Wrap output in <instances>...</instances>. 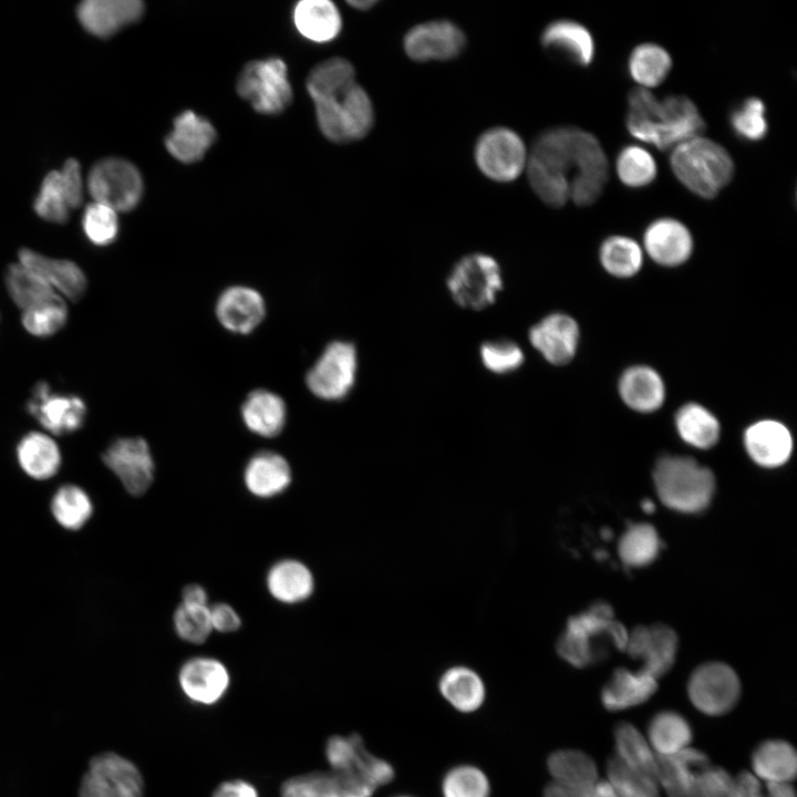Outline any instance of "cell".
Instances as JSON below:
<instances>
[{
    "mask_svg": "<svg viewBox=\"0 0 797 797\" xmlns=\"http://www.w3.org/2000/svg\"><path fill=\"white\" fill-rule=\"evenodd\" d=\"M541 44L581 66H588L594 58V41L590 31L572 20L549 23L541 33Z\"/></svg>",
    "mask_w": 797,
    "mask_h": 797,
    "instance_id": "obj_34",
    "label": "cell"
},
{
    "mask_svg": "<svg viewBox=\"0 0 797 797\" xmlns=\"http://www.w3.org/2000/svg\"><path fill=\"white\" fill-rule=\"evenodd\" d=\"M102 460L132 496L144 495L154 480V458L143 437L115 439L103 452Z\"/></svg>",
    "mask_w": 797,
    "mask_h": 797,
    "instance_id": "obj_15",
    "label": "cell"
},
{
    "mask_svg": "<svg viewBox=\"0 0 797 797\" xmlns=\"http://www.w3.org/2000/svg\"><path fill=\"white\" fill-rule=\"evenodd\" d=\"M489 791L487 776L473 765L453 767L442 783L443 797H489Z\"/></svg>",
    "mask_w": 797,
    "mask_h": 797,
    "instance_id": "obj_51",
    "label": "cell"
},
{
    "mask_svg": "<svg viewBox=\"0 0 797 797\" xmlns=\"http://www.w3.org/2000/svg\"><path fill=\"white\" fill-rule=\"evenodd\" d=\"M213 631L231 633L240 629L241 618L234 607L226 602L209 604Z\"/></svg>",
    "mask_w": 797,
    "mask_h": 797,
    "instance_id": "obj_57",
    "label": "cell"
},
{
    "mask_svg": "<svg viewBox=\"0 0 797 797\" xmlns=\"http://www.w3.org/2000/svg\"><path fill=\"white\" fill-rule=\"evenodd\" d=\"M81 24L96 37H110L137 21L144 11L139 0H85L77 7Z\"/></svg>",
    "mask_w": 797,
    "mask_h": 797,
    "instance_id": "obj_26",
    "label": "cell"
},
{
    "mask_svg": "<svg viewBox=\"0 0 797 797\" xmlns=\"http://www.w3.org/2000/svg\"><path fill=\"white\" fill-rule=\"evenodd\" d=\"M544 797H598V795L596 789L592 794L581 795L551 782L544 789Z\"/></svg>",
    "mask_w": 797,
    "mask_h": 797,
    "instance_id": "obj_61",
    "label": "cell"
},
{
    "mask_svg": "<svg viewBox=\"0 0 797 797\" xmlns=\"http://www.w3.org/2000/svg\"><path fill=\"white\" fill-rule=\"evenodd\" d=\"M325 756L332 772L356 777L374 790L394 778L392 765L368 752L356 734L330 737Z\"/></svg>",
    "mask_w": 797,
    "mask_h": 797,
    "instance_id": "obj_14",
    "label": "cell"
},
{
    "mask_svg": "<svg viewBox=\"0 0 797 797\" xmlns=\"http://www.w3.org/2000/svg\"><path fill=\"white\" fill-rule=\"evenodd\" d=\"M607 782L615 797H660V785L655 778L635 770L614 754L607 762Z\"/></svg>",
    "mask_w": 797,
    "mask_h": 797,
    "instance_id": "obj_47",
    "label": "cell"
},
{
    "mask_svg": "<svg viewBox=\"0 0 797 797\" xmlns=\"http://www.w3.org/2000/svg\"><path fill=\"white\" fill-rule=\"evenodd\" d=\"M670 165L676 178L693 194L711 199L731 182L734 162L718 143L696 136L673 147Z\"/></svg>",
    "mask_w": 797,
    "mask_h": 797,
    "instance_id": "obj_5",
    "label": "cell"
},
{
    "mask_svg": "<svg viewBox=\"0 0 797 797\" xmlns=\"http://www.w3.org/2000/svg\"><path fill=\"white\" fill-rule=\"evenodd\" d=\"M658 690V680L638 671L617 667L602 686L600 700L609 712H621L648 702Z\"/></svg>",
    "mask_w": 797,
    "mask_h": 797,
    "instance_id": "obj_31",
    "label": "cell"
},
{
    "mask_svg": "<svg viewBox=\"0 0 797 797\" xmlns=\"http://www.w3.org/2000/svg\"><path fill=\"white\" fill-rule=\"evenodd\" d=\"M599 258L607 272L614 277L629 278L641 269L643 251L632 238L611 236L602 242Z\"/></svg>",
    "mask_w": 797,
    "mask_h": 797,
    "instance_id": "obj_45",
    "label": "cell"
},
{
    "mask_svg": "<svg viewBox=\"0 0 797 797\" xmlns=\"http://www.w3.org/2000/svg\"><path fill=\"white\" fill-rule=\"evenodd\" d=\"M50 510L62 528L75 531L89 522L94 506L90 495L81 486L64 484L52 495Z\"/></svg>",
    "mask_w": 797,
    "mask_h": 797,
    "instance_id": "obj_43",
    "label": "cell"
},
{
    "mask_svg": "<svg viewBox=\"0 0 797 797\" xmlns=\"http://www.w3.org/2000/svg\"><path fill=\"white\" fill-rule=\"evenodd\" d=\"M619 394L628 407L640 413H652L664 403L665 385L654 369L634 365L620 376Z\"/></svg>",
    "mask_w": 797,
    "mask_h": 797,
    "instance_id": "obj_35",
    "label": "cell"
},
{
    "mask_svg": "<svg viewBox=\"0 0 797 797\" xmlns=\"http://www.w3.org/2000/svg\"><path fill=\"white\" fill-rule=\"evenodd\" d=\"M314 577L302 561L284 558L276 561L267 571L266 588L269 594L283 604L307 601L314 591Z\"/></svg>",
    "mask_w": 797,
    "mask_h": 797,
    "instance_id": "obj_32",
    "label": "cell"
},
{
    "mask_svg": "<svg viewBox=\"0 0 797 797\" xmlns=\"http://www.w3.org/2000/svg\"><path fill=\"white\" fill-rule=\"evenodd\" d=\"M645 737L655 755L671 756L691 746L693 729L681 713L662 710L649 721Z\"/></svg>",
    "mask_w": 797,
    "mask_h": 797,
    "instance_id": "obj_38",
    "label": "cell"
},
{
    "mask_svg": "<svg viewBox=\"0 0 797 797\" xmlns=\"http://www.w3.org/2000/svg\"><path fill=\"white\" fill-rule=\"evenodd\" d=\"M373 793L362 780L332 770L296 776L281 787V797H372Z\"/></svg>",
    "mask_w": 797,
    "mask_h": 797,
    "instance_id": "obj_25",
    "label": "cell"
},
{
    "mask_svg": "<svg viewBox=\"0 0 797 797\" xmlns=\"http://www.w3.org/2000/svg\"><path fill=\"white\" fill-rule=\"evenodd\" d=\"M765 787L768 797H796L791 783H765Z\"/></svg>",
    "mask_w": 797,
    "mask_h": 797,
    "instance_id": "obj_60",
    "label": "cell"
},
{
    "mask_svg": "<svg viewBox=\"0 0 797 797\" xmlns=\"http://www.w3.org/2000/svg\"><path fill=\"white\" fill-rule=\"evenodd\" d=\"M619 179L629 187H644L656 177V163L649 151L638 145H628L615 159Z\"/></svg>",
    "mask_w": 797,
    "mask_h": 797,
    "instance_id": "obj_49",
    "label": "cell"
},
{
    "mask_svg": "<svg viewBox=\"0 0 797 797\" xmlns=\"http://www.w3.org/2000/svg\"><path fill=\"white\" fill-rule=\"evenodd\" d=\"M318 125L334 143L363 138L374 124V108L366 91L353 81L310 95Z\"/></svg>",
    "mask_w": 797,
    "mask_h": 797,
    "instance_id": "obj_4",
    "label": "cell"
},
{
    "mask_svg": "<svg viewBox=\"0 0 797 797\" xmlns=\"http://www.w3.org/2000/svg\"><path fill=\"white\" fill-rule=\"evenodd\" d=\"M608 159L599 141L572 126L542 132L528 155L527 177L534 193L547 205L593 204L608 179Z\"/></svg>",
    "mask_w": 797,
    "mask_h": 797,
    "instance_id": "obj_1",
    "label": "cell"
},
{
    "mask_svg": "<svg viewBox=\"0 0 797 797\" xmlns=\"http://www.w3.org/2000/svg\"><path fill=\"white\" fill-rule=\"evenodd\" d=\"M466 44L463 31L447 20H433L411 28L404 37L406 55L416 62L447 61L460 54Z\"/></svg>",
    "mask_w": 797,
    "mask_h": 797,
    "instance_id": "obj_18",
    "label": "cell"
},
{
    "mask_svg": "<svg viewBox=\"0 0 797 797\" xmlns=\"http://www.w3.org/2000/svg\"><path fill=\"white\" fill-rule=\"evenodd\" d=\"M377 1L374 0H355V1H349V4L358 10H369L372 8Z\"/></svg>",
    "mask_w": 797,
    "mask_h": 797,
    "instance_id": "obj_62",
    "label": "cell"
},
{
    "mask_svg": "<svg viewBox=\"0 0 797 797\" xmlns=\"http://www.w3.org/2000/svg\"><path fill=\"white\" fill-rule=\"evenodd\" d=\"M15 454L21 470L35 480L52 478L62 464V455L56 442L40 432H30L22 436Z\"/></svg>",
    "mask_w": 797,
    "mask_h": 797,
    "instance_id": "obj_37",
    "label": "cell"
},
{
    "mask_svg": "<svg viewBox=\"0 0 797 797\" xmlns=\"http://www.w3.org/2000/svg\"><path fill=\"white\" fill-rule=\"evenodd\" d=\"M734 777L723 767L708 765L683 793L669 797H729Z\"/></svg>",
    "mask_w": 797,
    "mask_h": 797,
    "instance_id": "obj_56",
    "label": "cell"
},
{
    "mask_svg": "<svg viewBox=\"0 0 797 797\" xmlns=\"http://www.w3.org/2000/svg\"><path fill=\"white\" fill-rule=\"evenodd\" d=\"M653 480L661 501L686 514L705 509L715 489L712 470L687 456H662L655 464Z\"/></svg>",
    "mask_w": 797,
    "mask_h": 797,
    "instance_id": "obj_6",
    "label": "cell"
},
{
    "mask_svg": "<svg viewBox=\"0 0 797 797\" xmlns=\"http://www.w3.org/2000/svg\"><path fill=\"white\" fill-rule=\"evenodd\" d=\"M528 155L524 139L515 131L504 126L485 131L474 148L478 169L497 183L517 179L526 170Z\"/></svg>",
    "mask_w": 797,
    "mask_h": 797,
    "instance_id": "obj_10",
    "label": "cell"
},
{
    "mask_svg": "<svg viewBox=\"0 0 797 797\" xmlns=\"http://www.w3.org/2000/svg\"><path fill=\"white\" fill-rule=\"evenodd\" d=\"M178 682L189 700L211 705L227 692L230 676L227 667L219 660L195 656L180 666Z\"/></svg>",
    "mask_w": 797,
    "mask_h": 797,
    "instance_id": "obj_21",
    "label": "cell"
},
{
    "mask_svg": "<svg viewBox=\"0 0 797 797\" xmlns=\"http://www.w3.org/2000/svg\"><path fill=\"white\" fill-rule=\"evenodd\" d=\"M143 788V777L131 760L103 753L90 762L79 797H142Z\"/></svg>",
    "mask_w": 797,
    "mask_h": 797,
    "instance_id": "obj_13",
    "label": "cell"
},
{
    "mask_svg": "<svg viewBox=\"0 0 797 797\" xmlns=\"http://www.w3.org/2000/svg\"><path fill=\"white\" fill-rule=\"evenodd\" d=\"M677 650V635L670 627L658 623L638 625L628 632L625 650L630 658L640 660L641 672L658 680L673 666Z\"/></svg>",
    "mask_w": 797,
    "mask_h": 797,
    "instance_id": "obj_19",
    "label": "cell"
},
{
    "mask_svg": "<svg viewBox=\"0 0 797 797\" xmlns=\"http://www.w3.org/2000/svg\"><path fill=\"white\" fill-rule=\"evenodd\" d=\"M293 22L299 33L313 42L335 39L341 30V14L328 0H303L293 10Z\"/></svg>",
    "mask_w": 797,
    "mask_h": 797,
    "instance_id": "obj_39",
    "label": "cell"
},
{
    "mask_svg": "<svg viewBox=\"0 0 797 797\" xmlns=\"http://www.w3.org/2000/svg\"><path fill=\"white\" fill-rule=\"evenodd\" d=\"M82 201L81 168L74 158H69L62 169L52 170L44 177L33 206L44 220L62 224L68 220L70 209Z\"/></svg>",
    "mask_w": 797,
    "mask_h": 797,
    "instance_id": "obj_17",
    "label": "cell"
},
{
    "mask_svg": "<svg viewBox=\"0 0 797 797\" xmlns=\"http://www.w3.org/2000/svg\"><path fill=\"white\" fill-rule=\"evenodd\" d=\"M442 696L457 711L472 713L485 701L486 689L480 676L463 665L452 666L439 677Z\"/></svg>",
    "mask_w": 797,
    "mask_h": 797,
    "instance_id": "obj_40",
    "label": "cell"
},
{
    "mask_svg": "<svg viewBox=\"0 0 797 797\" xmlns=\"http://www.w3.org/2000/svg\"><path fill=\"white\" fill-rule=\"evenodd\" d=\"M397 797H411V796H397Z\"/></svg>",
    "mask_w": 797,
    "mask_h": 797,
    "instance_id": "obj_64",
    "label": "cell"
},
{
    "mask_svg": "<svg viewBox=\"0 0 797 797\" xmlns=\"http://www.w3.org/2000/svg\"><path fill=\"white\" fill-rule=\"evenodd\" d=\"M751 765L760 782L791 783L797 774V753L788 741L768 738L754 748Z\"/></svg>",
    "mask_w": 797,
    "mask_h": 797,
    "instance_id": "obj_36",
    "label": "cell"
},
{
    "mask_svg": "<svg viewBox=\"0 0 797 797\" xmlns=\"http://www.w3.org/2000/svg\"><path fill=\"white\" fill-rule=\"evenodd\" d=\"M19 263L37 273L68 299L79 300L85 292V275L73 261L52 259L24 248L19 251Z\"/></svg>",
    "mask_w": 797,
    "mask_h": 797,
    "instance_id": "obj_30",
    "label": "cell"
},
{
    "mask_svg": "<svg viewBox=\"0 0 797 797\" xmlns=\"http://www.w3.org/2000/svg\"><path fill=\"white\" fill-rule=\"evenodd\" d=\"M577 321L566 313H551L529 330L531 345L553 365L568 364L576 355L579 343Z\"/></svg>",
    "mask_w": 797,
    "mask_h": 797,
    "instance_id": "obj_20",
    "label": "cell"
},
{
    "mask_svg": "<svg viewBox=\"0 0 797 797\" xmlns=\"http://www.w3.org/2000/svg\"><path fill=\"white\" fill-rule=\"evenodd\" d=\"M215 137L210 122L192 111H184L175 117L165 145L174 158L188 164L201 159Z\"/></svg>",
    "mask_w": 797,
    "mask_h": 797,
    "instance_id": "obj_28",
    "label": "cell"
},
{
    "mask_svg": "<svg viewBox=\"0 0 797 797\" xmlns=\"http://www.w3.org/2000/svg\"><path fill=\"white\" fill-rule=\"evenodd\" d=\"M479 355L484 366L496 374L516 371L524 363V352L510 340H493L482 344Z\"/></svg>",
    "mask_w": 797,
    "mask_h": 797,
    "instance_id": "obj_55",
    "label": "cell"
},
{
    "mask_svg": "<svg viewBox=\"0 0 797 797\" xmlns=\"http://www.w3.org/2000/svg\"><path fill=\"white\" fill-rule=\"evenodd\" d=\"M619 556L629 567L651 563L660 550L656 530L649 524H632L619 541Z\"/></svg>",
    "mask_w": 797,
    "mask_h": 797,
    "instance_id": "obj_48",
    "label": "cell"
},
{
    "mask_svg": "<svg viewBox=\"0 0 797 797\" xmlns=\"http://www.w3.org/2000/svg\"><path fill=\"white\" fill-rule=\"evenodd\" d=\"M215 312L226 330L236 334H248L265 319L266 302L253 288L231 286L219 294Z\"/></svg>",
    "mask_w": 797,
    "mask_h": 797,
    "instance_id": "obj_22",
    "label": "cell"
},
{
    "mask_svg": "<svg viewBox=\"0 0 797 797\" xmlns=\"http://www.w3.org/2000/svg\"><path fill=\"white\" fill-rule=\"evenodd\" d=\"M82 227L93 245L107 246L116 239L118 232L117 213L106 205L93 201L84 209Z\"/></svg>",
    "mask_w": 797,
    "mask_h": 797,
    "instance_id": "obj_54",
    "label": "cell"
},
{
    "mask_svg": "<svg viewBox=\"0 0 797 797\" xmlns=\"http://www.w3.org/2000/svg\"><path fill=\"white\" fill-rule=\"evenodd\" d=\"M744 445L751 458L767 468L785 464L793 452L789 429L775 420H760L748 426Z\"/></svg>",
    "mask_w": 797,
    "mask_h": 797,
    "instance_id": "obj_27",
    "label": "cell"
},
{
    "mask_svg": "<svg viewBox=\"0 0 797 797\" xmlns=\"http://www.w3.org/2000/svg\"><path fill=\"white\" fill-rule=\"evenodd\" d=\"M213 797H259L257 789L248 782L236 779L224 782L213 794Z\"/></svg>",
    "mask_w": 797,
    "mask_h": 797,
    "instance_id": "obj_58",
    "label": "cell"
},
{
    "mask_svg": "<svg viewBox=\"0 0 797 797\" xmlns=\"http://www.w3.org/2000/svg\"><path fill=\"white\" fill-rule=\"evenodd\" d=\"M242 480L247 491L260 499H270L283 494L292 483L289 462L273 451H260L247 462Z\"/></svg>",
    "mask_w": 797,
    "mask_h": 797,
    "instance_id": "obj_24",
    "label": "cell"
},
{
    "mask_svg": "<svg viewBox=\"0 0 797 797\" xmlns=\"http://www.w3.org/2000/svg\"><path fill=\"white\" fill-rule=\"evenodd\" d=\"M27 411L54 435L79 431L87 414L86 405L80 396L52 392L45 381L35 384L27 402Z\"/></svg>",
    "mask_w": 797,
    "mask_h": 797,
    "instance_id": "obj_16",
    "label": "cell"
},
{
    "mask_svg": "<svg viewBox=\"0 0 797 797\" xmlns=\"http://www.w3.org/2000/svg\"><path fill=\"white\" fill-rule=\"evenodd\" d=\"M358 371V353L352 342H330L306 375L309 391L324 401H340L352 391Z\"/></svg>",
    "mask_w": 797,
    "mask_h": 797,
    "instance_id": "obj_11",
    "label": "cell"
},
{
    "mask_svg": "<svg viewBox=\"0 0 797 797\" xmlns=\"http://www.w3.org/2000/svg\"><path fill=\"white\" fill-rule=\"evenodd\" d=\"M6 286L14 303L27 310L56 296L54 290L37 273L21 263L10 265L6 272Z\"/></svg>",
    "mask_w": 797,
    "mask_h": 797,
    "instance_id": "obj_46",
    "label": "cell"
},
{
    "mask_svg": "<svg viewBox=\"0 0 797 797\" xmlns=\"http://www.w3.org/2000/svg\"><path fill=\"white\" fill-rule=\"evenodd\" d=\"M733 131L743 139L758 142L768 132L765 104L758 97H748L735 107L729 116Z\"/></svg>",
    "mask_w": 797,
    "mask_h": 797,
    "instance_id": "obj_53",
    "label": "cell"
},
{
    "mask_svg": "<svg viewBox=\"0 0 797 797\" xmlns=\"http://www.w3.org/2000/svg\"><path fill=\"white\" fill-rule=\"evenodd\" d=\"M240 413L245 426L251 433L265 438L279 435L287 421L283 398L266 389L251 391L244 401Z\"/></svg>",
    "mask_w": 797,
    "mask_h": 797,
    "instance_id": "obj_33",
    "label": "cell"
},
{
    "mask_svg": "<svg viewBox=\"0 0 797 797\" xmlns=\"http://www.w3.org/2000/svg\"><path fill=\"white\" fill-rule=\"evenodd\" d=\"M87 189L93 201L117 211H128L141 200L143 180L137 168L122 158L97 162L87 176Z\"/></svg>",
    "mask_w": 797,
    "mask_h": 797,
    "instance_id": "obj_12",
    "label": "cell"
},
{
    "mask_svg": "<svg viewBox=\"0 0 797 797\" xmlns=\"http://www.w3.org/2000/svg\"><path fill=\"white\" fill-rule=\"evenodd\" d=\"M628 631L613 618L610 604L597 602L570 618L557 643L558 654L575 667L594 665L611 649L624 651Z\"/></svg>",
    "mask_w": 797,
    "mask_h": 797,
    "instance_id": "obj_3",
    "label": "cell"
},
{
    "mask_svg": "<svg viewBox=\"0 0 797 797\" xmlns=\"http://www.w3.org/2000/svg\"><path fill=\"white\" fill-rule=\"evenodd\" d=\"M686 693L698 712L710 717H721L737 705L742 685L732 666L712 661L700 664L691 673Z\"/></svg>",
    "mask_w": 797,
    "mask_h": 797,
    "instance_id": "obj_9",
    "label": "cell"
},
{
    "mask_svg": "<svg viewBox=\"0 0 797 797\" xmlns=\"http://www.w3.org/2000/svg\"><path fill=\"white\" fill-rule=\"evenodd\" d=\"M173 628L179 639L192 644L204 643L213 632L209 605L182 603L173 614Z\"/></svg>",
    "mask_w": 797,
    "mask_h": 797,
    "instance_id": "obj_52",
    "label": "cell"
},
{
    "mask_svg": "<svg viewBox=\"0 0 797 797\" xmlns=\"http://www.w3.org/2000/svg\"><path fill=\"white\" fill-rule=\"evenodd\" d=\"M625 124L632 136L660 151L701 136L706 127L696 105L687 96L669 95L659 100L644 87L630 91Z\"/></svg>",
    "mask_w": 797,
    "mask_h": 797,
    "instance_id": "obj_2",
    "label": "cell"
},
{
    "mask_svg": "<svg viewBox=\"0 0 797 797\" xmlns=\"http://www.w3.org/2000/svg\"><path fill=\"white\" fill-rule=\"evenodd\" d=\"M182 603L192 605H209L206 589L198 583H189L182 591Z\"/></svg>",
    "mask_w": 797,
    "mask_h": 797,
    "instance_id": "obj_59",
    "label": "cell"
},
{
    "mask_svg": "<svg viewBox=\"0 0 797 797\" xmlns=\"http://www.w3.org/2000/svg\"><path fill=\"white\" fill-rule=\"evenodd\" d=\"M547 767L552 783L581 795L592 794L600 780L596 760L579 749L562 748L551 753Z\"/></svg>",
    "mask_w": 797,
    "mask_h": 797,
    "instance_id": "obj_29",
    "label": "cell"
},
{
    "mask_svg": "<svg viewBox=\"0 0 797 797\" xmlns=\"http://www.w3.org/2000/svg\"><path fill=\"white\" fill-rule=\"evenodd\" d=\"M675 427L685 443L701 449L714 446L721 431L715 415L698 403H686L677 410Z\"/></svg>",
    "mask_w": 797,
    "mask_h": 797,
    "instance_id": "obj_41",
    "label": "cell"
},
{
    "mask_svg": "<svg viewBox=\"0 0 797 797\" xmlns=\"http://www.w3.org/2000/svg\"><path fill=\"white\" fill-rule=\"evenodd\" d=\"M613 739L614 755L620 760L629 767L656 779L658 759L645 735L633 724L620 722L613 729Z\"/></svg>",
    "mask_w": 797,
    "mask_h": 797,
    "instance_id": "obj_42",
    "label": "cell"
},
{
    "mask_svg": "<svg viewBox=\"0 0 797 797\" xmlns=\"http://www.w3.org/2000/svg\"><path fill=\"white\" fill-rule=\"evenodd\" d=\"M629 72L631 77L642 85L641 87H655L660 85L672 69V58L669 52L655 43L636 45L629 56Z\"/></svg>",
    "mask_w": 797,
    "mask_h": 797,
    "instance_id": "obj_44",
    "label": "cell"
},
{
    "mask_svg": "<svg viewBox=\"0 0 797 797\" xmlns=\"http://www.w3.org/2000/svg\"><path fill=\"white\" fill-rule=\"evenodd\" d=\"M643 245L649 257L665 267L684 263L692 255L693 238L689 228L674 218L652 221L643 234Z\"/></svg>",
    "mask_w": 797,
    "mask_h": 797,
    "instance_id": "obj_23",
    "label": "cell"
},
{
    "mask_svg": "<svg viewBox=\"0 0 797 797\" xmlns=\"http://www.w3.org/2000/svg\"><path fill=\"white\" fill-rule=\"evenodd\" d=\"M641 506H642L643 510L646 511V513H652V511L654 510V505H653V503H652L651 500H648V499L644 500V501L641 504Z\"/></svg>",
    "mask_w": 797,
    "mask_h": 797,
    "instance_id": "obj_63",
    "label": "cell"
},
{
    "mask_svg": "<svg viewBox=\"0 0 797 797\" xmlns=\"http://www.w3.org/2000/svg\"><path fill=\"white\" fill-rule=\"evenodd\" d=\"M23 328L32 335L45 338L61 330L68 320V308L56 294L52 299L23 310Z\"/></svg>",
    "mask_w": 797,
    "mask_h": 797,
    "instance_id": "obj_50",
    "label": "cell"
},
{
    "mask_svg": "<svg viewBox=\"0 0 797 797\" xmlns=\"http://www.w3.org/2000/svg\"><path fill=\"white\" fill-rule=\"evenodd\" d=\"M446 286L458 306L479 311L496 301L504 281L496 259L475 252L464 256L454 265Z\"/></svg>",
    "mask_w": 797,
    "mask_h": 797,
    "instance_id": "obj_7",
    "label": "cell"
},
{
    "mask_svg": "<svg viewBox=\"0 0 797 797\" xmlns=\"http://www.w3.org/2000/svg\"><path fill=\"white\" fill-rule=\"evenodd\" d=\"M237 91L257 112L267 115L282 112L292 100L286 63L277 58L248 63L239 74Z\"/></svg>",
    "mask_w": 797,
    "mask_h": 797,
    "instance_id": "obj_8",
    "label": "cell"
}]
</instances>
